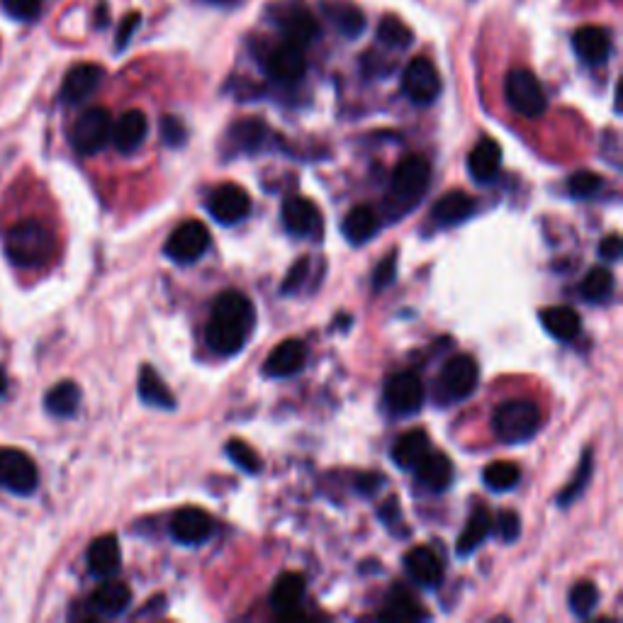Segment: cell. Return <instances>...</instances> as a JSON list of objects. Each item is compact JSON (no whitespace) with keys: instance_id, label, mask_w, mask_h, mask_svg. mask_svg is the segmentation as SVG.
I'll use <instances>...</instances> for the list:
<instances>
[{"instance_id":"obj_4","label":"cell","mask_w":623,"mask_h":623,"mask_svg":"<svg viewBox=\"0 0 623 623\" xmlns=\"http://www.w3.org/2000/svg\"><path fill=\"white\" fill-rule=\"evenodd\" d=\"M477 380H480V368H477L473 356H460L448 358L446 366L441 368L439 378H436L434 395L439 404H456L468 400L475 392Z\"/></svg>"},{"instance_id":"obj_2","label":"cell","mask_w":623,"mask_h":623,"mask_svg":"<svg viewBox=\"0 0 623 623\" xmlns=\"http://www.w3.org/2000/svg\"><path fill=\"white\" fill-rule=\"evenodd\" d=\"M3 244L13 266L25 271L47 266L56 251L54 232L37 217H25L10 224L8 232L3 234Z\"/></svg>"},{"instance_id":"obj_31","label":"cell","mask_w":623,"mask_h":623,"mask_svg":"<svg viewBox=\"0 0 623 623\" xmlns=\"http://www.w3.org/2000/svg\"><path fill=\"white\" fill-rule=\"evenodd\" d=\"M341 232L351 244L361 246L378 232V215L373 212V207L368 205H356L349 215L341 222Z\"/></svg>"},{"instance_id":"obj_29","label":"cell","mask_w":623,"mask_h":623,"mask_svg":"<svg viewBox=\"0 0 623 623\" xmlns=\"http://www.w3.org/2000/svg\"><path fill=\"white\" fill-rule=\"evenodd\" d=\"M132 604V592L122 582H105L91 594V609L100 616H120Z\"/></svg>"},{"instance_id":"obj_33","label":"cell","mask_w":623,"mask_h":623,"mask_svg":"<svg viewBox=\"0 0 623 623\" xmlns=\"http://www.w3.org/2000/svg\"><path fill=\"white\" fill-rule=\"evenodd\" d=\"M492 529H495V521H492L490 509L477 507L475 512L470 514L468 524H465V529L458 538V555H463L465 558V555L473 553V550L480 546L487 536H490Z\"/></svg>"},{"instance_id":"obj_10","label":"cell","mask_w":623,"mask_h":623,"mask_svg":"<svg viewBox=\"0 0 623 623\" xmlns=\"http://www.w3.org/2000/svg\"><path fill=\"white\" fill-rule=\"evenodd\" d=\"M402 91L414 105H431L441 93V76L436 66L424 56L407 64L402 74Z\"/></svg>"},{"instance_id":"obj_51","label":"cell","mask_w":623,"mask_h":623,"mask_svg":"<svg viewBox=\"0 0 623 623\" xmlns=\"http://www.w3.org/2000/svg\"><path fill=\"white\" fill-rule=\"evenodd\" d=\"M383 482H385V477L383 475H378V473H366V475H361L358 477V482H356V487H358V492H361V495H375V492L380 490V487H383Z\"/></svg>"},{"instance_id":"obj_40","label":"cell","mask_w":623,"mask_h":623,"mask_svg":"<svg viewBox=\"0 0 623 623\" xmlns=\"http://www.w3.org/2000/svg\"><path fill=\"white\" fill-rule=\"evenodd\" d=\"M224 451H227V458L232 460L234 465H239V468L244 470V473H249V475L261 473L263 460L246 441H241V439L227 441V448H224Z\"/></svg>"},{"instance_id":"obj_27","label":"cell","mask_w":623,"mask_h":623,"mask_svg":"<svg viewBox=\"0 0 623 623\" xmlns=\"http://www.w3.org/2000/svg\"><path fill=\"white\" fill-rule=\"evenodd\" d=\"M431 451V443L426 431L422 429H414L402 434L400 439L395 441L392 446V460H395L397 468L402 470H414L419 463L426 458V453Z\"/></svg>"},{"instance_id":"obj_47","label":"cell","mask_w":623,"mask_h":623,"mask_svg":"<svg viewBox=\"0 0 623 623\" xmlns=\"http://www.w3.org/2000/svg\"><path fill=\"white\" fill-rule=\"evenodd\" d=\"M495 526L499 531V538H502V541H507V543H512L521 536V516L512 512V509H507V512L499 514Z\"/></svg>"},{"instance_id":"obj_12","label":"cell","mask_w":623,"mask_h":623,"mask_svg":"<svg viewBox=\"0 0 623 623\" xmlns=\"http://www.w3.org/2000/svg\"><path fill=\"white\" fill-rule=\"evenodd\" d=\"M251 210V198L241 185L234 183H224L220 188L212 190L210 200H207V212L215 217L217 222L224 224V227H232V224H239L249 215Z\"/></svg>"},{"instance_id":"obj_13","label":"cell","mask_w":623,"mask_h":623,"mask_svg":"<svg viewBox=\"0 0 623 623\" xmlns=\"http://www.w3.org/2000/svg\"><path fill=\"white\" fill-rule=\"evenodd\" d=\"M266 74L278 83H297L307 71L305 47H297L293 42H285L271 49L263 59Z\"/></svg>"},{"instance_id":"obj_14","label":"cell","mask_w":623,"mask_h":623,"mask_svg":"<svg viewBox=\"0 0 623 623\" xmlns=\"http://www.w3.org/2000/svg\"><path fill=\"white\" fill-rule=\"evenodd\" d=\"M215 531L212 516L200 507H183L171 519V536L183 546H200Z\"/></svg>"},{"instance_id":"obj_5","label":"cell","mask_w":623,"mask_h":623,"mask_svg":"<svg viewBox=\"0 0 623 623\" xmlns=\"http://www.w3.org/2000/svg\"><path fill=\"white\" fill-rule=\"evenodd\" d=\"M431 181V166L424 156H404L395 166L390 185V200L400 210H409L424 198Z\"/></svg>"},{"instance_id":"obj_18","label":"cell","mask_w":623,"mask_h":623,"mask_svg":"<svg viewBox=\"0 0 623 623\" xmlns=\"http://www.w3.org/2000/svg\"><path fill=\"white\" fill-rule=\"evenodd\" d=\"M307 361V346L300 339H288L278 344L271 351V356L263 363V373L268 378H290V375L300 373Z\"/></svg>"},{"instance_id":"obj_15","label":"cell","mask_w":623,"mask_h":623,"mask_svg":"<svg viewBox=\"0 0 623 623\" xmlns=\"http://www.w3.org/2000/svg\"><path fill=\"white\" fill-rule=\"evenodd\" d=\"M278 10L280 13L275 15V18H278L280 30H283L288 42L297 44V47H307L312 39L319 37V22L314 20V15L302 3L293 0V3H288L285 8Z\"/></svg>"},{"instance_id":"obj_23","label":"cell","mask_w":623,"mask_h":623,"mask_svg":"<svg viewBox=\"0 0 623 623\" xmlns=\"http://www.w3.org/2000/svg\"><path fill=\"white\" fill-rule=\"evenodd\" d=\"M322 10L339 35L356 39L366 32V15L353 3H346V0H324Z\"/></svg>"},{"instance_id":"obj_3","label":"cell","mask_w":623,"mask_h":623,"mask_svg":"<svg viewBox=\"0 0 623 623\" xmlns=\"http://www.w3.org/2000/svg\"><path fill=\"white\" fill-rule=\"evenodd\" d=\"M492 429L504 443H524L541 429V409L526 400H509L499 404L492 414Z\"/></svg>"},{"instance_id":"obj_37","label":"cell","mask_w":623,"mask_h":623,"mask_svg":"<svg viewBox=\"0 0 623 623\" xmlns=\"http://www.w3.org/2000/svg\"><path fill=\"white\" fill-rule=\"evenodd\" d=\"M482 480H485V485L490 487L492 492H507L519 485L521 470L516 468L514 463H509V460H495V463H490L485 468Z\"/></svg>"},{"instance_id":"obj_21","label":"cell","mask_w":623,"mask_h":623,"mask_svg":"<svg viewBox=\"0 0 623 623\" xmlns=\"http://www.w3.org/2000/svg\"><path fill=\"white\" fill-rule=\"evenodd\" d=\"M572 47L575 54L589 66H599L609 59L611 54V35L604 27H580V30L572 35Z\"/></svg>"},{"instance_id":"obj_9","label":"cell","mask_w":623,"mask_h":623,"mask_svg":"<svg viewBox=\"0 0 623 623\" xmlns=\"http://www.w3.org/2000/svg\"><path fill=\"white\" fill-rule=\"evenodd\" d=\"M39 473L35 460L20 448H0V487L15 495H32L37 490Z\"/></svg>"},{"instance_id":"obj_44","label":"cell","mask_w":623,"mask_h":623,"mask_svg":"<svg viewBox=\"0 0 623 623\" xmlns=\"http://www.w3.org/2000/svg\"><path fill=\"white\" fill-rule=\"evenodd\" d=\"M161 137H164L168 147H183L188 142V127L178 117L168 115L161 120Z\"/></svg>"},{"instance_id":"obj_52","label":"cell","mask_w":623,"mask_h":623,"mask_svg":"<svg viewBox=\"0 0 623 623\" xmlns=\"http://www.w3.org/2000/svg\"><path fill=\"white\" fill-rule=\"evenodd\" d=\"M380 516H383V519H385V521H387V524H390V526H392V524H395V521H397V519H400V509H397V502H395V499H392V504H390V502H387V504H385V507H383V509H380Z\"/></svg>"},{"instance_id":"obj_54","label":"cell","mask_w":623,"mask_h":623,"mask_svg":"<svg viewBox=\"0 0 623 623\" xmlns=\"http://www.w3.org/2000/svg\"><path fill=\"white\" fill-rule=\"evenodd\" d=\"M5 390H8V375H5L3 368H0V397L5 395Z\"/></svg>"},{"instance_id":"obj_49","label":"cell","mask_w":623,"mask_h":623,"mask_svg":"<svg viewBox=\"0 0 623 623\" xmlns=\"http://www.w3.org/2000/svg\"><path fill=\"white\" fill-rule=\"evenodd\" d=\"M139 13H129L125 20H122V25H120V32H117V52H122V49L127 47V42L129 39H132V35H134V30H137L139 27Z\"/></svg>"},{"instance_id":"obj_38","label":"cell","mask_w":623,"mask_h":623,"mask_svg":"<svg viewBox=\"0 0 623 623\" xmlns=\"http://www.w3.org/2000/svg\"><path fill=\"white\" fill-rule=\"evenodd\" d=\"M380 619H383V621L424 619V611L419 609L417 599H414L412 594H407V592H402V589H397V592L390 597V602H387L383 614H380Z\"/></svg>"},{"instance_id":"obj_46","label":"cell","mask_w":623,"mask_h":623,"mask_svg":"<svg viewBox=\"0 0 623 623\" xmlns=\"http://www.w3.org/2000/svg\"><path fill=\"white\" fill-rule=\"evenodd\" d=\"M395 273H397V256L387 254L373 271V290L375 293H380V290L387 288V285L395 280Z\"/></svg>"},{"instance_id":"obj_20","label":"cell","mask_w":623,"mask_h":623,"mask_svg":"<svg viewBox=\"0 0 623 623\" xmlns=\"http://www.w3.org/2000/svg\"><path fill=\"white\" fill-rule=\"evenodd\" d=\"M305 589L307 582L300 572H285V575H280L278 580H275L271 592L273 609L278 611L283 619H293V616H297L302 599H305Z\"/></svg>"},{"instance_id":"obj_35","label":"cell","mask_w":623,"mask_h":623,"mask_svg":"<svg viewBox=\"0 0 623 623\" xmlns=\"http://www.w3.org/2000/svg\"><path fill=\"white\" fill-rule=\"evenodd\" d=\"M611 293H614V275L604 266L592 268L580 283L582 300L592 302V305H602V302L609 300Z\"/></svg>"},{"instance_id":"obj_6","label":"cell","mask_w":623,"mask_h":623,"mask_svg":"<svg viewBox=\"0 0 623 623\" xmlns=\"http://www.w3.org/2000/svg\"><path fill=\"white\" fill-rule=\"evenodd\" d=\"M504 95H507V103L512 105V110L519 112L521 117H529V120H536L548 110L541 81L526 69L509 71L507 81H504Z\"/></svg>"},{"instance_id":"obj_42","label":"cell","mask_w":623,"mask_h":623,"mask_svg":"<svg viewBox=\"0 0 623 623\" xmlns=\"http://www.w3.org/2000/svg\"><path fill=\"white\" fill-rule=\"evenodd\" d=\"M589 473H592V453L587 451L585 456H582V463H580V468H577V475L572 477L570 485L565 487L563 492H560V497H558V504H560V507H568V504L575 502V499L580 497L582 492H585L587 480H589Z\"/></svg>"},{"instance_id":"obj_45","label":"cell","mask_w":623,"mask_h":623,"mask_svg":"<svg viewBox=\"0 0 623 623\" xmlns=\"http://www.w3.org/2000/svg\"><path fill=\"white\" fill-rule=\"evenodd\" d=\"M3 8L15 20H35L42 10V0H3Z\"/></svg>"},{"instance_id":"obj_25","label":"cell","mask_w":623,"mask_h":623,"mask_svg":"<svg viewBox=\"0 0 623 623\" xmlns=\"http://www.w3.org/2000/svg\"><path fill=\"white\" fill-rule=\"evenodd\" d=\"M414 473H417L419 485L426 487L429 492H443L453 482V463L443 453L429 451L422 463L414 468Z\"/></svg>"},{"instance_id":"obj_19","label":"cell","mask_w":623,"mask_h":623,"mask_svg":"<svg viewBox=\"0 0 623 623\" xmlns=\"http://www.w3.org/2000/svg\"><path fill=\"white\" fill-rule=\"evenodd\" d=\"M404 570L417 585L436 587L443 577V563L434 548L417 546L404 555Z\"/></svg>"},{"instance_id":"obj_11","label":"cell","mask_w":623,"mask_h":623,"mask_svg":"<svg viewBox=\"0 0 623 623\" xmlns=\"http://www.w3.org/2000/svg\"><path fill=\"white\" fill-rule=\"evenodd\" d=\"M426 390L422 378L417 373H404L392 375L385 385V402L390 407L392 414L397 417H407V414H417L424 407Z\"/></svg>"},{"instance_id":"obj_16","label":"cell","mask_w":623,"mask_h":623,"mask_svg":"<svg viewBox=\"0 0 623 623\" xmlns=\"http://www.w3.org/2000/svg\"><path fill=\"white\" fill-rule=\"evenodd\" d=\"M105 71L100 69L98 64H76L74 69L69 71L61 83V100L69 105L83 103L86 98L98 91L100 83H103Z\"/></svg>"},{"instance_id":"obj_24","label":"cell","mask_w":623,"mask_h":623,"mask_svg":"<svg viewBox=\"0 0 623 623\" xmlns=\"http://www.w3.org/2000/svg\"><path fill=\"white\" fill-rule=\"evenodd\" d=\"M122 565V550L117 536H100L88 546V570L95 577H110L120 570Z\"/></svg>"},{"instance_id":"obj_7","label":"cell","mask_w":623,"mask_h":623,"mask_svg":"<svg viewBox=\"0 0 623 623\" xmlns=\"http://www.w3.org/2000/svg\"><path fill=\"white\" fill-rule=\"evenodd\" d=\"M112 137V117L105 108L83 112L71 129V144L81 156H93L108 147Z\"/></svg>"},{"instance_id":"obj_53","label":"cell","mask_w":623,"mask_h":623,"mask_svg":"<svg viewBox=\"0 0 623 623\" xmlns=\"http://www.w3.org/2000/svg\"><path fill=\"white\" fill-rule=\"evenodd\" d=\"M205 3L217 5V8H237L241 0H205Z\"/></svg>"},{"instance_id":"obj_22","label":"cell","mask_w":623,"mask_h":623,"mask_svg":"<svg viewBox=\"0 0 623 623\" xmlns=\"http://www.w3.org/2000/svg\"><path fill=\"white\" fill-rule=\"evenodd\" d=\"M502 168V147L495 139L485 137L475 144L468 156V171L477 183H490Z\"/></svg>"},{"instance_id":"obj_48","label":"cell","mask_w":623,"mask_h":623,"mask_svg":"<svg viewBox=\"0 0 623 623\" xmlns=\"http://www.w3.org/2000/svg\"><path fill=\"white\" fill-rule=\"evenodd\" d=\"M307 273H310V258H300V261L293 263V268H290L288 278L283 283V295L297 293L302 288V283L307 280Z\"/></svg>"},{"instance_id":"obj_28","label":"cell","mask_w":623,"mask_h":623,"mask_svg":"<svg viewBox=\"0 0 623 623\" xmlns=\"http://www.w3.org/2000/svg\"><path fill=\"white\" fill-rule=\"evenodd\" d=\"M283 224L290 234L307 237L314 229H319L317 207L305 198H288L283 202Z\"/></svg>"},{"instance_id":"obj_50","label":"cell","mask_w":623,"mask_h":623,"mask_svg":"<svg viewBox=\"0 0 623 623\" xmlns=\"http://www.w3.org/2000/svg\"><path fill=\"white\" fill-rule=\"evenodd\" d=\"M621 251H623V244H621L619 234H611V237H606L602 244H599V256H602L604 261H619Z\"/></svg>"},{"instance_id":"obj_36","label":"cell","mask_w":623,"mask_h":623,"mask_svg":"<svg viewBox=\"0 0 623 623\" xmlns=\"http://www.w3.org/2000/svg\"><path fill=\"white\" fill-rule=\"evenodd\" d=\"M234 149L239 151H258L268 139V127L261 120H241L229 132Z\"/></svg>"},{"instance_id":"obj_41","label":"cell","mask_w":623,"mask_h":623,"mask_svg":"<svg viewBox=\"0 0 623 623\" xmlns=\"http://www.w3.org/2000/svg\"><path fill=\"white\" fill-rule=\"evenodd\" d=\"M599 604V589L594 587V582H577L575 587L570 589V609L572 614L580 616V619H587Z\"/></svg>"},{"instance_id":"obj_26","label":"cell","mask_w":623,"mask_h":623,"mask_svg":"<svg viewBox=\"0 0 623 623\" xmlns=\"http://www.w3.org/2000/svg\"><path fill=\"white\" fill-rule=\"evenodd\" d=\"M475 207L477 202L470 198V195L453 190V193H446L441 200H436L431 217H434V222L441 224V227H456V224L473 217Z\"/></svg>"},{"instance_id":"obj_17","label":"cell","mask_w":623,"mask_h":623,"mask_svg":"<svg viewBox=\"0 0 623 623\" xmlns=\"http://www.w3.org/2000/svg\"><path fill=\"white\" fill-rule=\"evenodd\" d=\"M149 134V120L142 110H127L125 115L112 122V144L120 154H134L144 144Z\"/></svg>"},{"instance_id":"obj_34","label":"cell","mask_w":623,"mask_h":623,"mask_svg":"<svg viewBox=\"0 0 623 623\" xmlns=\"http://www.w3.org/2000/svg\"><path fill=\"white\" fill-rule=\"evenodd\" d=\"M78 404H81V390H78V385L71 383V380H64V383L54 385L52 390L47 392V397H44V407H47V412L61 419L74 417Z\"/></svg>"},{"instance_id":"obj_8","label":"cell","mask_w":623,"mask_h":623,"mask_svg":"<svg viewBox=\"0 0 623 623\" xmlns=\"http://www.w3.org/2000/svg\"><path fill=\"white\" fill-rule=\"evenodd\" d=\"M207 249H210V232L198 220H188L181 227L173 229L164 246L166 256L173 263H181V266H190V263L200 261Z\"/></svg>"},{"instance_id":"obj_43","label":"cell","mask_w":623,"mask_h":623,"mask_svg":"<svg viewBox=\"0 0 623 623\" xmlns=\"http://www.w3.org/2000/svg\"><path fill=\"white\" fill-rule=\"evenodd\" d=\"M602 188V178L592 171H577L575 176L568 181V190L572 198L582 200V198H592L597 190Z\"/></svg>"},{"instance_id":"obj_1","label":"cell","mask_w":623,"mask_h":623,"mask_svg":"<svg viewBox=\"0 0 623 623\" xmlns=\"http://www.w3.org/2000/svg\"><path fill=\"white\" fill-rule=\"evenodd\" d=\"M256 324V312L251 300L237 290H224L212 305L207 322V346L220 356H234L246 346Z\"/></svg>"},{"instance_id":"obj_32","label":"cell","mask_w":623,"mask_h":623,"mask_svg":"<svg viewBox=\"0 0 623 623\" xmlns=\"http://www.w3.org/2000/svg\"><path fill=\"white\" fill-rule=\"evenodd\" d=\"M139 397L144 404L156 409H173L176 407V397L171 395L168 385L164 383L159 373L151 366H144L139 373Z\"/></svg>"},{"instance_id":"obj_39","label":"cell","mask_w":623,"mask_h":623,"mask_svg":"<svg viewBox=\"0 0 623 623\" xmlns=\"http://www.w3.org/2000/svg\"><path fill=\"white\" fill-rule=\"evenodd\" d=\"M378 39L390 49H407L414 42V32L395 15H385L378 25Z\"/></svg>"},{"instance_id":"obj_30","label":"cell","mask_w":623,"mask_h":623,"mask_svg":"<svg viewBox=\"0 0 623 623\" xmlns=\"http://www.w3.org/2000/svg\"><path fill=\"white\" fill-rule=\"evenodd\" d=\"M541 324L553 339L560 341H572L582 329L580 314L572 307H546L541 312Z\"/></svg>"}]
</instances>
